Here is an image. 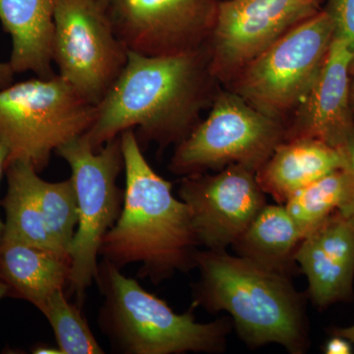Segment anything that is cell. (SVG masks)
<instances>
[{
	"label": "cell",
	"mask_w": 354,
	"mask_h": 354,
	"mask_svg": "<svg viewBox=\"0 0 354 354\" xmlns=\"http://www.w3.org/2000/svg\"><path fill=\"white\" fill-rule=\"evenodd\" d=\"M218 82L209 68L206 44L176 55L148 57L129 51L127 64L97 106L86 133L94 150L127 130L140 146H177L213 104Z\"/></svg>",
	"instance_id": "1"
},
{
	"label": "cell",
	"mask_w": 354,
	"mask_h": 354,
	"mask_svg": "<svg viewBox=\"0 0 354 354\" xmlns=\"http://www.w3.org/2000/svg\"><path fill=\"white\" fill-rule=\"evenodd\" d=\"M124 158V202L102 239L100 256L118 269L141 264L139 278L155 285L196 268L200 246L187 206L172 184L146 160L133 130L120 134Z\"/></svg>",
	"instance_id": "2"
},
{
	"label": "cell",
	"mask_w": 354,
	"mask_h": 354,
	"mask_svg": "<svg viewBox=\"0 0 354 354\" xmlns=\"http://www.w3.org/2000/svg\"><path fill=\"white\" fill-rule=\"evenodd\" d=\"M195 261L200 278L193 286V304L209 312H227L250 348L279 344L292 354L307 351L304 299L290 277L225 250H199Z\"/></svg>",
	"instance_id": "3"
},
{
	"label": "cell",
	"mask_w": 354,
	"mask_h": 354,
	"mask_svg": "<svg viewBox=\"0 0 354 354\" xmlns=\"http://www.w3.org/2000/svg\"><path fill=\"white\" fill-rule=\"evenodd\" d=\"M95 283L104 297L97 324L113 353H218L227 346L232 327L230 319L198 323L194 304L184 313H176L165 300L104 259L99 263Z\"/></svg>",
	"instance_id": "4"
},
{
	"label": "cell",
	"mask_w": 354,
	"mask_h": 354,
	"mask_svg": "<svg viewBox=\"0 0 354 354\" xmlns=\"http://www.w3.org/2000/svg\"><path fill=\"white\" fill-rule=\"evenodd\" d=\"M97 111L58 74L2 88L0 143L8 150V162L24 160L41 174L60 147L90 130Z\"/></svg>",
	"instance_id": "5"
},
{
	"label": "cell",
	"mask_w": 354,
	"mask_h": 354,
	"mask_svg": "<svg viewBox=\"0 0 354 354\" xmlns=\"http://www.w3.org/2000/svg\"><path fill=\"white\" fill-rule=\"evenodd\" d=\"M55 153L68 165L78 203L68 286L81 306L86 291L97 278L102 239L120 218L124 202V189L118 185L124 171L121 136L95 151L83 135Z\"/></svg>",
	"instance_id": "6"
},
{
	"label": "cell",
	"mask_w": 354,
	"mask_h": 354,
	"mask_svg": "<svg viewBox=\"0 0 354 354\" xmlns=\"http://www.w3.org/2000/svg\"><path fill=\"white\" fill-rule=\"evenodd\" d=\"M334 38V23L323 8L254 58L225 87L286 125L315 82Z\"/></svg>",
	"instance_id": "7"
},
{
	"label": "cell",
	"mask_w": 354,
	"mask_h": 354,
	"mask_svg": "<svg viewBox=\"0 0 354 354\" xmlns=\"http://www.w3.org/2000/svg\"><path fill=\"white\" fill-rule=\"evenodd\" d=\"M286 125L232 91L218 90L206 120L176 146L169 171L184 177L241 165L257 171L285 141Z\"/></svg>",
	"instance_id": "8"
},
{
	"label": "cell",
	"mask_w": 354,
	"mask_h": 354,
	"mask_svg": "<svg viewBox=\"0 0 354 354\" xmlns=\"http://www.w3.org/2000/svg\"><path fill=\"white\" fill-rule=\"evenodd\" d=\"M104 0H57L53 62L58 75L99 106L127 64Z\"/></svg>",
	"instance_id": "9"
},
{
	"label": "cell",
	"mask_w": 354,
	"mask_h": 354,
	"mask_svg": "<svg viewBox=\"0 0 354 354\" xmlns=\"http://www.w3.org/2000/svg\"><path fill=\"white\" fill-rule=\"evenodd\" d=\"M325 0H221L206 43L209 68L227 86L254 58L320 12Z\"/></svg>",
	"instance_id": "10"
},
{
	"label": "cell",
	"mask_w": 354,
	"mask_h": 354,
	"mask_svg": "<svg viewBox=\"0 0 354 354\" xmlns=\"http://www.w3.org/2000/svg\"><path fill=\"white\" fill-rule=\"evenodd\" d=\"M221 0H104L128 50L148 57L197 50L208 41Z\"/></svg>",
	"instance_id": "11"
},
{
	"label": "cell",
	"mask_w": 354,
	"mask_h": 354,
	"mask_svg": "<svg viewBox=\"0 0 354 354\" xmlns=\"http://www.w3.org/2000/svg\"><path fill=\"white\" fill-rule=\"evenodd\" d=\"M177 193L187 206L200 245L209 250L232 246L267 205L256 171L241 165L181 177Z\"/></svg>",
	"instance_id": "12"
},
{
	"label": "cell",
	"mask_w": 354,
	"mask_h": 354,
	"mask_svg": "<svg viewBox=\"0 0 354 354\" xmlns=\"http://www.w3.org/2000/svg\"><path fill=\"white\" fill-rule=\"evenodd\" d=\"M354 55L335 37L315 82L286 122V139L313 138L344 150L354 132L351 102Z\"/></svg>",
	"instance_id": "13"
},
{
	"label": "cell",
	"mask_w": 354,
	"mask_h": 354,
	"mask_svg": "<svg viewBox=\"0 0 354 354\" xmlns=\"http://www.w3.org/2000/svg\"><path fill=\"white\" fill-rule=\"evenodd\" d=\"M295 261L308 281V295L325 309L353 297L354 218L335 212L300 242Z\"/></svg>",
	"instance_id": "14"
},
{
	"label": "cell",
	"mask_w": 354,
	"mask_h": 354,
	"mask_svg": "<svg viewBox=\"0 0 354 354\" xmlns=\"http://www.w3.org/2000/svg\"><path fill=\"white\" fill-rule=\"evenodd\" d=\"M346 167L348 158L342 149L318 139L295 138L277 147L256 171V178L266 194L285 204L298 190Z\"/></svg>",
	"instance_id": "15"
},
{
	"label": "cell",
	"mask_w": 354,
	"mask_h": 354,
	"mask_svg": "<svg viewBox=\"0 0 354 354\" xmlns=\"http://www.w3.org/2000/svg\"><path fill=\"white\" fill-rule=\"evenodd\" d=\"M57 0H0V22L12 43L9 64L15 74L50 78Z\"/></svg>",
	"instance_id": "16"
},
{
	"label": "cell",
	"mask_w": 354,
	"mask_h": 354,
	"mask_svg": "<svg viewBox=\"0 0 354 354\" xmlns=\"http://www.w3.org/2000/svg\"><path fill=\"white\" fill-rule=\"evenodd\" d=\"M71 260L16 241L0 243V279L8 297L25 300L43 312L55 291L68 285Z\"/></svg>",
	"instance_id": "17"
},
{
	"label": "cell",
	"mask_w": 354,
	"mask_h": 354,
	"mask_svg": "<svg viewBox=\"0 0 354 354\" xmlns=\"http://www.w3.org/2000/svg\"><path fill=\"white\" fill-rule=\"evenodd\" d=\"M38 174L24 160H12L7 165L6 194L0 200L6 215L2 239L23 242L71 260L48 227L35 187V177Z\"/></svg>",
	"instance_id": "18"
},
{
	"label": "cell",
	"mask_w": 354,
	"mask_h": 354,
	"mask_svg": "<svg viewBox=\"0 0 354 354\" xmlns=\"http://www.w3.org/2000/svg\"><path fill=\"white\" fill-rule=\"evenodd\" d=\"M301 235L285 205H266L232 244L235 252L255 264L291 277Z\"/></svg>",
	"instance_id": "19"
},
{
	"label": "cell",
	"mask_w": 354,
	"mask_h": 354,
	"mask_svg": "<svg viewBox=\"0 0 354 354\" xmlns=\"http://www.w3.org/2000/svg\"><path fill=\"white\" fill-rule=\"evenodd\" d=\"M354 195V179L348 165L305 186L285 203L302 239L335 212L348 208Z\"/></svg>",
	"instance_id": "20"
},
{
	"label": "cell",
	"mask_w": 354,
	"mask_h": 354,
	"mask_svg": "<svg viewBox=\"0 0 354 354\" xmlns=\"http://www.w3.org/2000/svg\"><path fill=\"white\" fill-rule=\"evenodd\" d=\"M50 323L62 354H104L80 305L72 304L64 290L55 291L41 312Z\"/></svg>",
	"instance_id": "21"
},
{
	"label": "cell",
	"mask_w": 354,
	"mask_h": 354,
	"mask_svg": "<svg viewBox=\"0 0 354 354\" xmlns=\"http://www.w3.org/2000/svg\"><path fill=\"white\" fill-rule=\"evenodd\" d=\"M35 187L51 234L70 256L78 225V203L72 179L50 183L38 174L35 177Z\"/></svg>",
	"instance_id": "22"
},
{
	"label": "cell",
	"mask_w": 354,
	"mask_h": 354,
	"mask_svg": "<svg viewBox=\"0 0 354 354\" xmlns=\"http://www.w3.org/2000/svg\"><path fill=\"white\" fill-rule=\"evenodd\" d=\"M324 9L335 26V36L344 39L354 55V0H325Z\"/></svg>",
	"instance_id": "23"
},
{
	"label": "cell",
	"mask_w": 354,
	"mask_h": 354,
	"mask_svg": "<svg viewBox=\"0 0 354 354\" xmlns=\"http://www.w3.org/2000/svg\"><path fill=\"white\" fill-rule=\"evenodd\" d=\"M353 351V346L348 339L335 334L324 346V353L327 354H351Z\"/></svg>",
	"instance_id": "24"
},
{
	"label": "cell",
	"mask_w": 354,
	"mask_h": 354,
	"mask_svg": "<svg viewBox=\"0 0 354 354\" xmlns=\"http://www.w3.org/2000/svg\"><path fill=\"white\" fill-rule=\"evenodd\" d=\"M344 150V152H346V158H348V165L349 169H351L354 179V132L353 133V135L349 137L348 141L346 142ZM342 213L346 214V215L353 216L354 218V195L353 201H351L348 208L346 209V211L342 212Z\"/></svg>",
	"instance_id": "25"
},
{
	"label": "cell",
	"mask_w": 354,
	"mask_h": 354,
	"mask_svg": "<svg viewBox=\"0 0 354 354\" xmlns=\"http://www.w3.org/2000/svg\"><path fill=\"white\" fill-rule=\"evenodd\" d=\"M14 76L15 72L13 71L10 64L8 62H0V90L14 83Z\"/></svg>",
	"instance_id": "26"
},
{
	"label": "cell",
	"mask_w": 354,
	"mask_h": 354,
	"mask_svg": "<svg viewBox=\"0 0 354 354\" xmlns=\"http://www.w3.org/2000/svg\"><path fill=\"white\" fill-rule=\"evenodd\" d=\"M9 152L8 150L0 143V181L2 176L6 174L7 165H8ZM4 221L0 216V243H1L2 236H3Z\"/></svg>",
	"instance_id": "27"
},
{
	"label": "cell",
	"mask_w": 354,
	"mask_h": 354,
	"mask_svg": "<svg viewBox=\"0 0 354 354\" xmlns=\"http://www.w3.org/2000/svg\"><path fill=\"white\" fill-rule=\"evenodd\" d=\"M34 354H62L57 346H50L46 344H36L31 348Z\"/></svg>",
	"instance_id": "28"
},
{
	"label": "cell",
	"mask_w": 354,
	"mask_h": 354,
	"mask_svg": "<svg viewBox=\"0 0 354 354\" xmlns=\"http://www.w3.org/2000/svg\"><path fill=\"white\" fill-rule=\"evenodd\" d=\"M332 334L342 335L351 342L354 348V325L346 328H335Z\"/></svg>",
	"instance_id": "29"
},
{
	"label": "cell",
	"mask_w": 354,
	"mask_h": 354,
	"mask_svg": "<svg viewBox=\"0 0 354 354\" xmlns=\"http://www.w3.org/2000/svg\"><path fill=\"white\" fill-rule=\"evenodd\" d=\"M4 297H8V290H7L6 283L0 279V300Z\"/></svg>",
	"instance_id": "30"
},
{
	"label": "cell",
	"mask_w": 354,
	"mask_h": 354,
	"mask_svg": "<svg viewBox=\"0 0 354 354\" xmlns=\"http://www.w3.org/2000/svg\"><path fill=\"white\" fill-rule=\"evenodd\" d=\"M351 108L354 113V67L353 70V74H351Z\"/></svg>",
	"instance_id": "31"
}]
</instances>
